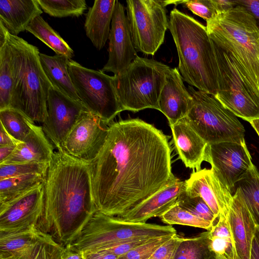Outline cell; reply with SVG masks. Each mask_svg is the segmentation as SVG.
I'll return each instance as SVG.
<instances>
[{
  "mask_svg": "<svg viewBox=\"0 0 259 259\" xmlns=\"http://www.w3.org/2000/svg\"><path fill=\"white\" fill-rule=\"evenodd\" d=\"M0 120L7 132L19 142H23L29 134L33 123L23 113L12 108L0 110Z\"/></svg>",
  "mask_w": 259,
  "mask_h": 259,
  "instance_id": "1f68e13d",
  "label": "cell"
},
{
  "mask_svg": "<svg viewBox=\"0 0 259 259\" xmlns=\"http://www.w3.org/2000/svg\"><path fill=\"white\" fill-rule=\"evenodd\" d=\"M46 176L31 174L0 180V204L12 200L44 182Z\"/></svg>",
  "mask_w": 259,
  "mask_h": 259,
  "instance_id": "f546056e",
  "label": "cell"
},
{
  "mask_svg": "<svg viewBox=\"0 0 259 259\" xmlns=\"http://www.w3.org/2000/svg\"><path fill=\"white\" fill-rule=\"evenodd\" d=\"M219 71L215 98L223 105L248 122L259 119V90L238 62L212 41Z\"/></svg>",
  "mask_w": 259,
  "mask_h": 259,
  "instance_id": "9c48e42d",
  "label": "cell"
},
{
  "mask_svg": "<svg viewBox=\"0 0 259 259\" xmlns=\"http://www.w3.org/2000/svg\"><path fill=\"white\" fill-rule=\"evenodd\" d=\"M42 13L37 0H1L0 23L9 33L17 36Z\"/></svg>",
  "mask_w": 259,
  "mask_h": 259,
  "instance_id": "cb8c5ba5",
  "label": "cell"
},
{
  "mask_svg": "<svg viewBox=\"0 0 259 259\" xmlns=\"http://www.w3.org/2000/svg\"><path fill=\"white\" fill-rule=\"evenodd\" d=\"M182 4L206 21L213 18L218 14L212 0L184 1Z\"/></svg>",
  "mask_w": 259,
  "mask_h": 259,
  "instance_id": "f35d334b",
  "label": "cell"
},
{
  "mask_svg": "<svg viewBox=\"0 0 259 259\" xmlns=\"http://www.w3.org/2000/svg\"><path fill=\"white\" fill-rule=\"evenodd\" d=\"M68 70L77 96L87 109L108 124L122 111L115 78L69 59Z\"/></svg>",
  "mask_w": 259,
  "mask_h": 259,
  "instance_id": "30bf717a",
  "label": "cell"
},
{
  "mask_svg": "<svg viewBox=\"0 0 259 259\" xmlns=\"http://www.w3.org/2000/svg\"><path fill=\"white\" fill-rule=\"evenodd\" d=\"M177 235L171 225L136 223L126 222L120 217L97 211L82 229L79 236L70 246L83 252L104 248L134 238H154Z\"/></svg>",
  "mask_w": 259,
  "mask_h": 259,
  "instance_id": "52a82bcc",
  "label": "cell"
},
{
  "mask_svg": "<svg viewBox=\"0 0 259 259\" xmlns=\"http://www.w3.org/2000/svg\"><path fill=\"white\" fill-rule=\"evenodd\" d=\"M227 214H220L211 230L208 231L210 247L217 256H222L226 259H236Z\"/></svg>",
  "mask_w": 259,
  "mask_h": 259,
  "instance_id": "f1b7e54d",
  "label": "cell"
},
{
  "mask_svg": "<svg viewBox=\"0 0 259 259\" xmlns=\"http://www.w3.org/2000/svg\"><path fill=\"white\" fill-rule=\"evenodd\" d=\"M126 17L137 52L154 55L163 44L168 27L165 7L159 0L126 1Z\"/></svg>",
  "mask_w": 259,
  "mask_h": 259,
  "instance_id": "8fae6325",
  "label": "cell"
},
{
  "mask_svg": "<svg viewBox=\"0 0 259 259\" xmlns=\"http://www.w3.org/2000/svg\"><path fill=\"white\" fill-rule=\"evenodd\" d=\"M14 50V81L10 108L31 121L43 124L47 117V100L52 86L39 60L38 48L8 32Z\"/></svg>",
  "mask_w": 259,
  "mask_h": 259,
  "instance_id": "277c9868",
  "label": "cell"
},
{
  "mask_svg": "<svg viewBox=\"0 0 259 259\" xmlns=\"http://www.w3.org/2000/svg\"><path fill=\"white\" fill-rule=\"evenodd\" d=\"M168 29L177 48L178 69L183 79L198 90L215 96L219 89V71L206 27L174 9L170 13Z\"/></svg>",
  "mask_w": 259,
  "mask_h": 259,
  "instance_id": "3957f363",
  "label": "cell"
},
{
  "mask_svg": "<svg viewBox=\"0 0 259 259\" xmlns=\"http://www.w3.org/2000/svg\"><path fill=\"white\" fill-rule=\"evenodd\" d=\"M17 145L0 146V163L4 161L13 152Z\"/></svg>",
  "mask_w": 259,
  "mask_h": 259,
  "instance_id": "c3c4849f",
  "label": "cell"
},
{
  "mask_svg": "<svg viewBox=\"0 0 259 259\" xmlns=\"http://www.w3.org/2000/svg\"><path fill=\"white\" fill-rule=\"evenodd\" d=\"M249 123L259 137V119L251 121Z\"/></svg>",
  "mask_w": 259,
  "mask_h": 259,
  "instance_id": "816d5d0a",
  "label": "cell"
},
{
  "mask_svg": "<svg viewBox=\"0 0 259 259\" xmlns=\"http://www.w3.org/2000/svg\"><path fill=\"white\" fill-rule=\"evenodd\" d=\"M85 259H118V256L106 249L82 252Z\"/></svg>",
  "mask_w": 259,
  "mask_h": 259,
  "instance_id": "ee69618b",
  "label": "cell"
},
{
  "mask_svg": "<svg viewBox=\"0 0 259 259\" xmlns=\"http://www.w3.org/2000/svg\"><path fill=\"white\" fill-rule=\"evenodd\" d=\"M212 2L218 14L226 12L236 6L235 0H212Z\"/></svg>",
  "mask_w": 259,
  "mask_h": 259,
  "instance_id": "f6af8a7d",
  "label": "cell"
},
{
  "mask_svg": "<svg viewBox=\"0 0 259 259\" xmlns=\"http://www.w3.org/2000/svg\"><path fill=\"white\" fill-rule=\"evenodd\" d=\"M206 27L211 40L238 62L259 90V29L252 16L237 6L206 21Z\"/></svg>",
  "mask_w": 259,
  "mask_h": 259,
  "instance_id": "5b68a950",
  "label": "cell"
},
{
  "mask_svg": "<svg viewBox=\"0 0 259 259\" xmlns=\"http://www.w3.org/2000/svg\"><path fill=\"white\" fill-rule=\"evenodd\" d=\"M188 90L192 104L185 118L207 144L245 140L243 124L214 95L195 90L191 85Z\"/></svg>",
  "mask_w": 259,
  "mask_h": 259,
  "instance_id": "ba28073f",
  "label": "cell"
},
{
  "mask_svg": "<svg viewBox=\"0 0 259 259\" xmlns=\"http://www.w3.org/2000/svg\"><path fill=\"white\" fill-rule=\"evenodd\" d=\"M42 12L56 18L78 17L87 8L85 0H37Z\"/></svg>",
  "mask_w": 259,
  "mask_h": 259,
  "instance_id": "d6a6232c",
  "label": "cell"
},
{
  "mask_svg": "<svg viewBox=\"0 0 259 259\" xmlns=\"http://www.w3.org/2000/svg\"><path fill=\"white\" fill-rule=\"evenodd\" d=\"M185 182V193L202 198L217 218L228 213L232 192L211 168L194 171Z\"/></svg>",
  "mask_w": 259,
  "mask_h": 259,
  "instance_id": "ac0fdd59",
  "label": "cell"
},
{
  "mask_svg": "<svg viewBox=\"0 0 259 259\" xmlns=\"http://www.w3.org/2000/svg\"><path fill=\"white\" fill-rule=\"evenodd\" d=\"M111 25L108 59L101 70L117 75L125 70L138 56L132 41L125 8L117 0Z\"/></svg>",
  "mask_w": 259,
  "mask_h": 259,
  "instance_id": "e0dca14e",
  "label": "cell"
},
{
  "mask_svg": "<svg viewBox=\"0 0 259 259\" xmlns=\"http://www.w3.org/2000/svg\"><path fill=\"white\" fill-rule=\"evenodd\" d=\"M116 0H96L86 14L84 29L97 50L103 48L109 38Z\"/></svg>",
  "mask_w": 259,
  "mask_h": 259,
  "instance_id": "d4e9b609",
  "label": "cell"
},
{
  "mask_svg": "<svg viewBox=\"0 0 259 259\" xmlns=\"http://www.w3.org/2000/svg\"><path fill=\"white\" fill-rule=\"evenodd\" d=\"M176 203L193 214L213 224L218 218L206 203L199 196H190L184 191L178 197Z\"/></svg>",
  "mask_w": 259,
  "mask_h": 259,
  "instance_id": "e575fe53",
  "label": "cell"
},
{
  "mask_svg": "<svg viewBox=\"0 0 259 259\" xmlns=\"http://www.w3.org/2000/svg\"><path fill=\"white\" fill-rule=\"evenodd\" d=\"M160 219L169 225H181L202 228L210 231L213 225L211 222L199 218L182 208L176 203L163 214Z\"/></svg>",
  "mask_w": 259,
  "mask_h": 259,
  "instance_id": "836d02e7",
  "label": "cell"
},
{
  "mask_svg": "<svg viewBox=\"0 0 259 259\" xmlns=\"http://www.w3.org/2000/svg\"><path fill=\"white\" fill-rule=\"evenodd\" d=\"M173 236H167L154 238L118 256V259H149L159 246Z\"/></svg>",
  "mask_w": 259,
  "mask_h": 259,
  "instance_id": "8d00e7d4",
  "label": "cell"
},
{
  "mask_svg": "<svg viewBox=\"0 0 259 259\" xmlns=\"http://www.w3.org/2000/svg\"><path fill=\"white\" fill-rule=\"evenodd\" d=\"M39 60L52 86L70 98L80 102L68 72L69 59L63 55L49 56L40 53Z\"/></svg>",
  "mask_w": 259,
  "mask_h": 259,
  "instance_id": "484cf974",
  "label": "cell"
},
{
  "mask_svg": "<svg viewBox=\"0 0 259 259\" xmlns=\"http://www.w3.org/2000/svg\"><path fill=\"white\" fill-rule=\"evenodd\" d=\"M57 149L45 178L44 206L35 227L65 247L77 239L97 210L90 163L62 147Z\"/></svg>",
  "mask_w": 259,
  "mask_h": 259,
  "instance_id": "7a4b0ae2",
  "label": "cell"
},
{
  "mask_svg": "<svg viewBox=\"0 0 259 259\" xmlns=\"http://www.w3.org/2000/svg\"><path fill=\"white\" fill-rule=\"evenodd\" d=\"M26 30L48 46L56 54L65 56L69 59L73 57V50L40 15L31 22Z\"/></svg>",
  "mask_w": 259,
  "mask_h": 259,
  "instance_id": "83f0119b",
  "label": "cell"
},
{
  "mask_svg": "<svg viewBox=\"0 0 259 259\" xmlns=\"http://www.w3.org/2000/svg\"><path fill=\"white\" fill-rule=\"evenodd\" d=\"M245 140L240 143L208 144L204 161L232 192L237 183L254 164Z\"/></svg>",
  "mask_w": 259,
  "mask_h": 259,
  "instance_id": "5bb4252c",
  "label": "cell"
},
{
  "mask_svg": "<svg viewBox=\"0 0 259 259\" xmlns=\"http://www.w3.org/2000/svg\"><path fill=\"white\" fill-rule=\"evenodd\" d=\"M195 237L184 238L179 246L174 259H188L192 251Z\"/></svg>",
  "mask_w": 259,
  "mask_h": 259,
  "instance_id": "7bdbcfd3",
  "label": "cell"
},
{
  "mask_svg": "<svg viewBox=\"0 0 259 259\" xmlns=\"http://www.w3.org/2000/svg\"><path fill=\"white\" fill-rule=\"evenodd\" d=\"M185 181H181L175 177L162 189L120 218L126 222L145 223L151 218L160 217L176 204L179 196L185 191Z\"/></svg>",
  "mask_w": 259,
  "mask_h": 259,
  "instance_id": "ffe728a7",
  "label": "cell"
},
{
  "mask_svg": "<svg viewBox=\"0 0 259 259\" xmlns=\"http://www.w3.org/2000/svg\"><path fill=\"white\" fill-rule=\"evenodd\" d=\"M227 218L236 259H250L252 242L257 224L238 188L233 195Z\"/></svg>",
  "mask_w": 259,
  "mask_h": 259,
  "instance_id": "d6986e66",
  "label": "cell"
},
{
  "mask_svg": "<svg viewBox=\"0 0 259 259\" xmlns=\"http://www.w3.org/2000/svg\"><path fill=\"white\" fill-rule=\"evenodd\" d=\"M175 149L187 167L201 169L207 143L189 125L185 118L169 125Z\"/></svg>",
  "mask_w": 259,
  "mask_h": 259,
  "instance_id": "7402d4cb",
  "label": "cell"
},
{
  "mask_svg": "<svg viewBox=\"0 0 259 259\" xmlns=\"http://www.w3.org/2000/svg\"><path fill=\"white\" fill-rule=\"evenodd\" d=\"M62 259H85L83 252L73 249L70 245L65 247Z\"/></svg>",
  "mask_w": 259,
  "mask_h": 259,
  "instance_id": "bcb514c9",
  "label": "cell"
},
{
  "mask_svg": "<svg viewBox=\"0 0 259 259\" xmlns=\"http://www.w3.org/2000/svg\"><path fill=\"white\" fill-rule=\"evenodd\" d=\"M97 211L120 217L175 177L167 137L139 118L111 122L90 163Z\"/></svg>",
  "mask_w": 259,
  "mask_h": 259,
  "instance_id": "6da1fadb",
  "label": "cell"
},
{
  "mask_svg": "<svg viewBox=\"0 0 259 259\" xmlns=\"http://www.w3.org/2000/svg\"><path fill=\"white\" fill-rule=\"evenodd\" d=\"M244 202L259 226V171L254 165L237 183Z\"/></svg>",
  "mask_w": 259,
  "mask_h": 259,
  "instance_id": "4dcf8cb0",
  "label": "cell"
},
{
  "mask_svg": "<svg viewBox=\"0 0 259 259\" xmlns=\"http://www.w3.org/2000/svg\"><path fill=\"white\" fill-rule=\"evenodd\" d=\"M109 125L98 116L86 111L74 125L62 147L71 156L91 163L104 146Z\"/></svg>",
  "mask_w": 259,
  "mask_h": 259,
  "instance_id": "4fadbf2b",
  "label": "cell"
},
{
  "mask_svg": "<svg viewBox=\"0 0 259 259\" xmlns=\"http://www.w3.org/2000/svg\"><path fill=\"white\" fill-rule=\"evenodd\" d=\"M188 259H217L216 254L210 247L208 231L195 237L194 245Z\"/></svg>",
  "mask_w": 259,
  "mask_h": 259,
  "instance_id": "74e56055",
  "label": "cell"
},
{
  "mask_svg": "<svg viewBox=\"0 0 259 259\" xmlns=\"http://www.w3.org/2000/svg\"><path fill=\"white\" fill-rule=\"evenodd\" d=\"M183 80L178 68H170L159 96V111L169 125L185 118L192 106V98Z\"/></svg>",
  "mask_w": 259,
  "mask_h": 259,
  "instance_id": "44dd1931",
  "label": "cell"
},
{
  "mask_svg": "<svg viewBox=\"0 0 259 259\" xmlns=\"http://www.w3.org/2000/svg\"><path fill=\"white\" fill-rule=\"evenodd\" d=\"M44 195L43 182L21 196L0 204V231L36 226L42 211Z\"/></svg>",
  "mask_w": 259,
  "mask_h": 259,
  "instance_id": "2e32d148",
  "label": "cell"
},
{
  "mask_svg": "<svg viewBox=\"0 0 259 259\" xmlns=\"http://www.w3.org/2000/svg\"><path fill=\"white\" fill-rule=\"evenodd\" d=\"M217 259H226V258L222 256H217Z\"/></svg>",
  "mask_w": 259,
  "mask_h": 259,
  "instance_id": "db71d44e",
  "label": "cell"
},
{
  "mask_svg": "<svg viewBox=\"0 0 259 259\" xmlns=\"http://www.w3.org/2000/svg\"><path fill=\"white\" fill-rule=\"evenodd\" d=\"M80 101L64 95L53 86L47 100V117L42 124L44 132L57 149L62 145L69 133L85 111Z\"/></svg>",
  "mask_w": 259,
  "mask_h": 259,
  "instance_id": "9a60e30c",
  "label": "cell"
},
{
  "mask_svg": "<svg viewBox=\"0 0 259 259\" xmlns=\"http://www.w3.org/2000/svg\"><path fill=\"white\" fill-rule=\"evenodd\" d=\"M236 6L243 7L253 18L259 29V0H235Z\"/></svg>",
  "mask_w": 259,
  "mask_h": 259,
  "instance_id": "b9f144b4",
  "label": "cell"
},
{
  "mask_svg": "<svg viewBox=\"0 0 259 259\" xmlns=\"http://www.w3.org/2000/svg\"><path fill=\"white\" fill-rule=\"evenodd\" d=\"M255 236L256 237L259 242V226L257 225L256 227Z\"/></svg>",
  "mask_w": 259,
  "mask_h": 259,
  "instance_id": "f5cc1de1",
  "label": "cell"
},
{
  "mask_svg": "<svg viewBox=\"0 0 259 259\" xmlns=\"http://www.w3.org/2000/svg\"><path fill=\"white\" fill-rule=\"evenodd\" d=\"M64 248L34 225L0 231V259H62Z\"/></svg>",
  "mask_w": 259,
  "mask_h": 259,
  "instance_id": "7c38bea8",
  "label": "cell"
},
{
  "mask_svg": "<svg viewBox=\"0 0 259 259\" xmlns=\"http://www.w3.org/2000/svg\"><path fill=\"white\" fill-rule=\"evenodd\" d=\"M0 44V110L10 108L14 81V50L8 38Z\"/></svg>",
  "mask_w": 259,
  "mask_h": 259,
  "instance_id": "4316f807",
  "label": "cell"
},
{
  "mask_svg": "<svg viewBox=\"0 0 259 259\" xmlns=\"http://www.w3.org/2000/svg\"><path fill=\"white\" fill-rule=\"evenodd\" d=\"M183 2H184V1H160L161 3L165 7L167 5H170V4H174L175 5H178L179 4H182Z\"/></svg>",
  "mask_w": 259,
  "mask_h": 259,
  "instance_id": "f907efd6",
  "label": "cell"
},
{
  "mask_svg": "<svg viewBox=\"0 0 259 259\" xmlns=\"http://www.w3.org/2000/svg\"><path fill=\"white\" fill-rule=\"evenodd\" d=\"M49 165L47 162L0 164V180L31 174L46 175Z\"/></svg>",
  "mask_w": 259,
  "mask_h": 259,
  "instance_id": "d590c367",
  "label": "cell"
},
{
  "mask_svg": "<svg viewBox=\"0 0 259 259\" xmlns=\"http://www.w3.org/2000/svg\"><path fill=\"white\" fill-rule=\"evenodd\" d=\"M170 68L154 59L138 56L125 70L114 75L122 110H159V96Z\"/></svg>",
  "mask_w": 259,
  "mask_h": 259,
  "instance_id": "8992f818",
  "label": "cell"
},
{
  "mask_svg": "<svg viewBox=\"0 0 259 259\" xmlns=\"http://www.w3.org/2000/svg\"><path fill=\"white\" fill-rule=\"evenodd\" d=\"M19 142L13 139L5 130L3 126L1 124L0 130V146L11 145H17Z\"/></svg>",
  "mask_w": 259,
  "mask_h": 259,
  "instance_id": "7dc6e473",
  "label": "cell"
},
{
  "mask_svg": "<svg viewBox=\"0 0 259 259\" xmlns=\"http://www.w3.org/2000/svg\"><path fill=\"white\" fill-rule=\"evenodd\" d=\"M153 239L154 238H134L128 239L111 245L101 249L107 250L116 255L119 256Z\"/></svg>",
  "mask_w": 259,
  "mask_h": 259,
  "instance_id": "60d3db41",
  "label": "cell"
},
{
  "mask_svg": "<svg viewBox=\"0 0 259 259\" xmlns=\"http://www.w3.org/2000/svg\"><path fill=\"white\" fill-rule=\"evenodd\" d=\"M55 151L42 126L35 123L23 142L18 144L11 154L0 164L47 162L52 160Z\"/></svg>",
  "mask_w": 259,
  "mask_h": 259,
  "instance_id": "603a6c76",
  "label": "cell"
},
{
  "mask_svg": "<svg viewBox=\"0 0 259 259\" xmlns=\"http://www.w3.org/2000/svg\"><path fill=\"white\" fill-rule=\"evenodd\" d=\"M182 238L176 235L159 246L149 259H174Z\"/></svg>",
  "mask_w": 259,
  "mask_h": 259,
  "instance_id": "ab89813d",
  "label": "cell"
},
{
  "mask_svg": "<svg viewBox=\"0 0 259 259\" xmlns=\"http://www.w3.org/2000/svg\"><path fill=\"white\" fill-rule=\"evenodd\" d=\"M250 259H259V242L255 235L252 242Z\"/></svg>",
  "mask_w": 259,
  "mask_h": 259,
  "instance_id": "681fc988",
  "label": "cell"
}]
</instances>
